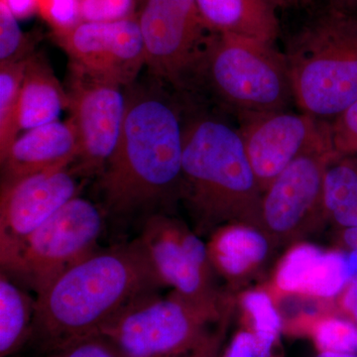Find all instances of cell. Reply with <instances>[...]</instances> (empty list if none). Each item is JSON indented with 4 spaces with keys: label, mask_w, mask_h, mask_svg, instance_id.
<instances>
[{
    "label": "cell",
    "mask_w": 357,
    "mask_h": 357,
    "mask_svg": "<svg viewBox=\"0 0 357 357\" xmlns=\"http://www.w3.org/2000/svg\"><path fill=\"white\" fill-rule=\"evenodd\" d=\"M163 286L137 238L96 249L36 296L30 342L48 354L100 333L134 301Z\"/></svg>",
    "instance_id": "cell-1"
},
{
    "label": "cell",
    "mask_w": 357,
    "mask_h": 357,
    "mask_svg": "<svg viewBox=\"0 0 357 357\" xmlns=\"http://www.w3.org/2000/svg\"><path fill=\"white\" fill-rule=\"evenodd\" d=\"M184 129L168 96L154 89L129 91L119 142L100 176L105 213L150 217L159 204L180 198Z\"/></svg>",
    "instance_id": "cell-2"
},
{
    "label": "cell",
    "mask_w": 357,
    "mask_h": 357,
    "mask_svg": "<svg viewBox=\"0 0 357 357\" xmlns=\"http://www.w3.org/2000/svg\"><path fill=\"white\" fill-rule=\"evenodd\" d=\"M262 197L238 128L210 114L185 121L180 198L202 229H261Z\"/></svg>",
    "instance_id": "cell-3"
},
{
    "label": "cell",
    "mask_w": 357,
    "mask_h": 357,
    "mask_svg": "<svg viewBox=\"0 0 357 357\" xmlns=\"http://www.w3.org/2000/svg\"><path fill=\"white\" fill-rule=\"evenodd\" d=\"M225 318L220 302L153 292L128 305L100 333L123 357H220Z\"/></svg>",
    "instance_id": "cell-4"
},
{
    "label": "cell",
    "mask_w": 357,
    "mask_h": 357,
    "mask_svg": "<svg viewBox=\"0 0 357 357\" xmlns=\"http://www.w3.org/2000/svg\"><path fill=\"white\" fill-rule=\"evenodd\" d=\"M294 102L331 122L357 100V17L328 9L292 39L285 54Z\"/></svg>",
    "instance_id": "cell-5"
},
{
    "label": "cell",
    "mask_w": 357,
    "mask_h": 357,
    "mask_svg": "<svg viewBox=\"0 0 357 357\" xmlns=\"http://www.w3.org/2000/svg\"><path fill=\"white\" fill-rule=\"evenodd\" d=\"M273 45L211 33L189 82L199 79L237 116L286 109L292 86L285 55Z\"/></svg>",
    "instance_id": "cell-6"
},
{
    "label": "cell",
    "mask_w": 357,
    "mask_h": 357,
    "mask_svg": "<svg viewBox=\"0 0 357 357\" xmlns=\"http://www.w3.org/2000/svg\"><path fill=\"white\" fill-rule=\"evenodd\" d=\"M105 222V211L76 197L20 244L1 272L36 293L63 272L95 252Z\"/></svg>",
    "instance_id": "cell-7"
},
{
    "label": "cell",
    "mask_w": 357,
    "mask_h": 357,
    "mask_svg": "<svg viewBox=\"0 0 357 357\" xmlns=\"http://www.w3.org/2000/svg\"><path fill=\"white\" fill-rule=\"evenodd\" d=\"M145 58L150 72L176 89L188 88L211 32L196 0H142L138 11Z\"/></svg>",
    "instance_id": "cell-8"
},
{
    "label": "cell",
    "mask_w": 357,
    "mask_h": 357,
    "mask_svg": "<svg viewBox=\"0 0 357 357\" xmlns=\"http://www.w3.org/2000/svg\"><path fill=\"white\" fill-rule=\"evenodd\" d=\"M69 79L68 109L79 145L75 168L83 177L100 176L121 136L126 95L121 84L73 66Z\"/></svg>",
    "instance_id": "cell-9"
},
{
    "label": "cell",
    "mask_w": 357,
    "mask_h": 357,
    "mask_svg": "<svg viewBox=\"0 0 357 357\" xmlns=\"http://www.w3.org/2000/svg\"><path fill=\"white\" fill-rule=\"evenodd\" d=\"M249 162L262 192L292 162L316 150L332 149L330 122L287 109L237 116Z\"/></svg>",
    "instance_id": "cell-10"
},
{
    "label": "cell",
    "mask_w": 357,
    "mask_h": 357,
    "mask_svg": "<svg viewBox=\"0 0 357 357\" xmlns=\"http://www.w3.org/2000/svg\"><path fill=\"white\" fill-rule=\"evenodd\" d=\"M333 154L321 149L302 155L263 192L260 222L270 241H291L326 218L325 173Z\"/></svg>",
    "instance_id": "cell-11"
},
{
    "label": "cell",
    "mask_w": 357,
    "mask_h": 357,
    "mask_svg": "<svg viewBox=\"0 0 357 357\" xmlns=\"http://www.w3.org/2000/svg\"><path fill=\"white\" fill-rule=\"evenodd\" d=\"M70 66L129 86L146 64L138 14L112 22L82 21L68 31L52 33Z\"/></svg>",
    "instance_id": "cell-12"
},
{
    "label": "cell",
    "mask_w": 357,
    "mask_h": 357,
    "mask_svg": "<svg viewBox=\"0 0 357 357\" xmlns=\"http://www.w3.org/2000/svg\"><path fill=\"white\" fill-rule=\"evenodd\" d=\"M137 239L164 286L197 302H220L211 287L208 245L185 225L157 213L145 218Z\"/></svg>",
    "instance_id": "cell-13"
},
{
    "label": "cell",
    "mask_w": 357,
    "mask_h": 357,
    "mask_svg": "<svg viewBox=\"0 0 357 357\" xmlns=\"http://www.w3.org/2000/svg\"><path fill=\"white\" fill-rule=\"evenodd\" d=\"M81 177L69 166L1 184L0 264L13 257L26 237L79 196Z\"/></svg>",
    "instance_id": "cell-14"
},
{
    "label": "cell",
    "mask_w": 357,
    "mask_h": 357,
    "mask_svg": "<svg viewBox=\"0 0 357 357\" xmlns=\"http://www.w3.org/2000/svg\"><path fill=\"white\" fill-rule=\"evenodd\" d=\"M351 280L347 253L324 250L310 243L291 248L275 273V285L282 293L316 299H332Z\"/></svg>",
    "instance_id": "cell-15"
},
{
    "label": "cell",
    "mask_w": 357,
    "mask_h": 357,
    "mask_svg": "<svg viewBox=\"0 0 357 357\" xmlns=\"http://www.w3.org/2000/svg\"><path fill=\"white\" fill-rule=\"evenodd\" d=\"M79 153V139L70 119L30 129L15 140L6 157L0 160L2 184L72 166Z\"/></svg>",
    "instance_id": "cell-16"
},
{
    "label": "cell",
    "mask_w": 357,
    "mask_h": 357,
    "mask_svg": "<svg viewBox=\"0 0 357 357\" xmlns=\"http://www.w3.org/2000/svg\"><path fill=\"white\" fill-rule=\"evenodd\" d=\"M206 29L274 44L279 20L273 0H196Z\"/></svg>",
    "instance_id": "cell-17"
},
{
    "label": "cell",
    "mask_w": 357,
    "mask_h": 357,
    "mask_svg": "<svg viewBox=\"0 0 357 357\" xmlns=\"http://www.w3.org/2000/svg\"><path fill=\"white\" fill-rule=\"evenodd\" d=\"M69 105L61 86L43 56L31 54L26 60L20 98V130H30L57 121Z\"/></svg>",
    "instance_id": "cell-18"
},
{
    "label": "cell",
    "mask_w": 357,
    "mask_h": 357,
    "mask_svg": "<svg viewBox=\"0 0 357 357\" xmlns=\"http://www.w3.org/2000/svg\"><path fill=\"white\" fill-rule=\"evenodd\" d=\"M270 239L263 230L243 223L222 225L208 244L213 269L229 279L241 278L264 261Z\"/></svg>",
    "instance_id": "cell-19"
},
{
    "label": "cell",
    "mask_w": 357,
    "mask_h": 357,
    "mask_svg": "<svg viewBox=\"0 0 357 357\" xmlns=\"http://www.w3.org/2000/svg\"><path fill=\"white\" fill-rule=\"evenodd\" d=\"M35 302L10 277L0 275V357L13 356L30 342Z\"/></svg>",
    "instance_id": "cell-20"
},
{
    "label": "cell",
    "mask_w": 357,
    "mask_h": 357,
    "mask_svg": "<svg viewBox=\"0 0 357 357\" xmlns=\"http://www.w3.org/2000/svg\"><path fill=\"white\" fill-rule=\"evenodd\" d=\"M326 218L342 229L357 227V158L333 153L325 173Z\"/></svg>",
    "instance_id": "cell-21"
},
{
    "label": "cell",
    "mask_w": 357,
    "mask_h": 357,
    "mask_svg": "<svg viewBox=\"0 0 357 357\" xmlns=\"http://www.w3.org/2000/svg\"><path fill=\"white\" fill-rule=\"evenodd\" d=\"M26 60L0 65V160L6 157L20 131V89Z\"/></svg>",
    "instance_id": "cell-22"
},
{
    "label": "cell",
    "mask_w": 357,
    "mask_h": 357,
    "mask_svg": "<svg viewBox=\"0 0 357 357\" xmlns=\"http://www.w3.org/2000/svg\"><path fill=\"white\" fill-rule=\"evenodd\" d=\"M241 305L252 319L258 342L264 349L272 351L282 328V318L271 296L262 290L248 291L243 294Z\"/></svg>",
    "instance_id": "cell-23"
},
{
    "label": "cell",
    "mask_w": 357,
    "mask_h": 357,
    "mask_svg": "<svg viewBox=\"0 0 357 357\" xmlns=\"http://www.w3.org/2000/svg\"><path fill=\"white\" fill-rule=\"evenodd\" d=\"M314 337L319 351L357 354V326L342 317L319 319L314 326Z\"/></svg>",
    "instance_id": "cell-24"
},
{
    "label": "cell",
    "mask_w": 357,
    "mask_h": 357,
    "mask_svg": "<svg viewBox=\"0 0 357 357\" xmlns=\"http://www.w3.org/2000/svg\"><path fill=\"white\" fill-rule=\"evenodd\" d=\"M32 42L21 30L18 20L0 0V65L21 62L31 55Z\"/></svg>",
    "instance_id": "cell-25"
},
{
    "label": "cell",
    "mask_w": 357,
    "mask_h": 357,
    "mask_svg": "<svg viewBox=\"0 0 357 357\" xmlns=\"http://www.w3.org/2000/svg\"><path fill=\"white\" fill-rule=\"evenodd\" d=\"M138 0H79L82 21L112 22L136 15Z\"/></svg>",
    "instance_id": "cell-26"
},
{
    "label": "cell",
    "mask_w": 357,
    "mask_h": 357,
    "mask_svg": "<svg viewBox=\"0 0 357 357\" xmlns=\"http://www.w3.org/2000/svg\"><path fill=\"white\" fill-rule=\"evenodd\" d=\"M333 153L357 158V100L330 122Z\"/></svg>",
    "instance_id": "cell-27"
},
{
    "label": "cell",
    "mask_w": 357,
    "mask_h": 357,
    "mask_svg": "<svg viewBox=\"0 0 357 357\" xmlns=\"http://www.w3.org/2000/svg\"><path fill=\"white\" fill-rule=\"evenodd\" d=\"M38 14L52 33L68 31L82 22L79 0H38Z\"/></svg>",
    "instance_id": "cell-28"
},
{
    "label": "cell",
    "mask_w": 357,
    "mask_h": 357,
    "mask_svg": "<svg viewBox=\"0 0 357 357\" xmlns=\"http://www.w3.org/2000/svg\"><path fill=\"white\" fill-rule=\"evenodd\" d=\"M47 357H123L100 333L79 338L47 354Z\"/></svg>",
    "instance_id": "cell-29"
},
{
    "label": "cell",
    "mask_w": 357,
    "mask_h": 357,
    "mask_svg": "<svg viewBox=\"0 0 357 357\" xmlns=\"http://www.w3.org/2000/svg\"><path fill=\"white\" fill-rule=\"evenodd\" d=\"M342 307L347 319H351L357 326V276L347 284L342 291Z\"/></svg>",
    "instance_id": "cell-30"
},
{
    "label": "cell",
    "mask_w": 357,
    "mask_h": 357,
    "mask_svg": "<svg viewBox=\"0 0 357 357\" xmlns=\"http://www.w3.org/2000/svg\"><path fill=\"white\" fill-rule=\"evenodd\" d=\"M6 2L13 15L20 20L31 17L38 14V0H2Z\"/></svg>",
    "instance_id": "cell-31"
},
{
    "label": "cell",
    "mask_w": 357,
    "mask_h": 357,
    "mask_svg": "<svg viewBox=\"0 0 357 357\" xmlns=\"http://www.w3.org/2000/svg\"><path fill=\"white\" fill-rule=\"evenodd\" d=\"M328 8L338 13L354 14L357 11V0H328Z\"/></svg>",
    "instance_id": "cell-32"
},
{
    "label": "cell",
    "mask_w": 357,
    "mask_h": 357,
    "mask_svg": "<svg viewBox=\"0 0 357 357\" xmlns=\"http://www.w3.org/2000/svg\"><path fill=\"white\" fill-rule=\"evenodd\" d=\"M342 241L349 251L357 250V227L342 229Z\"/></svg>",
    "instance_id": "cell-33"
},
{
    "label": "cell",
    "mask_w": 357,
    "mask_h": 357,
    "mask_svg": "<svg viewBox=\"0 0 357 357\" xmlns=\"http://www.w3.org/2000/svg\"><path fill=\"white\" fill-rule=\"evenodd\" d=\"M314 357H357V354L337 351H319Z\"/></svg>",
    "instance_id": "cell-34"
},
{
    "label": "cell",
    "mask_w": 357,
    "mask_h": 357,
    "mask_svg": "<svg viewBox=\"0 0 357 357\" xmlns=\"http://www.w3.org/2000/svg\"><path fill=\"white\" fill-rule=\"evenodd\" d=\"M275 3L278 6H288V4L295 3V2L299 1V0H273Z\"/></svg>",
    "instance_id": "cell-35"
}]
</instances>
